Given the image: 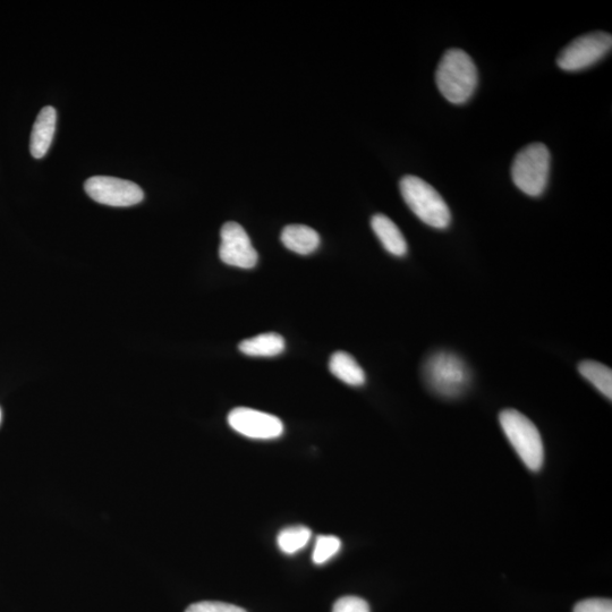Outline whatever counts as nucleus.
<instances>
[{
	"instance_id": "nucleus-13",
	"label": "nucleus",
	"mask_w": 612,
	"mask_h": 612,
	"mask_svg": "<svg viewBox=\"0 0 612 612\" xmlns=\"http://www.w3.org/2000/svg\"><path fill=\"white\" fill-rule=\"evenodd\" d=\"M329 370L340 381L352 387L365 384V373L354 357L346 352H336L329 361Z\"/></svg>"
},
{
	"instance_id": "nucleus-15",
	"label": "nucleus",
	"mask_w": 612,
	"mask_h": 612,
	"mask_svg": "<svg viewBox=\"0 0 612 612\" xmlns=\"http://www.w3.org/2000/svg\"><path fill=\"white\" fill-rule=\"evenodd\" d=\"M578 371L607 398H612V371L599 362L583 361L578 365Z\"/></svg>"
},
{
	"instance_id": "nucleus-11",
	"label": "nucleus",
	"mask_w": 612,
	"mask_h": 612,
	"mask_svg": "<svg viewBox=\"0 0 612 612\" xmlns=\"http://www.w3.org/2000/svg\"><path fill=\"white\" fill-rule=\"evenodd\" d=\"M371 227L374 234L384 248L395 257H404L407 253V243L401 229L393 220L385 215L378 214L371 219Z\"/></svg>"
},
{
	"instance_id": "nucleus-6",
	"label": "nucleus",
	"mask_w": 612,
	"mask_h": 612,
	"mask_svg": "<svg viewBox=\"0 0 612 612\" xmlns=\"http://www.w3.org/2000/svg\"><path fill=\"white\" fill-rule=\"evenodd\" d=\"M611 47L612 37L609 33L600 31L584 34L560 51L557 65L567 72L582 71L606 57Z\"/></svg>"
},
{
	"instance_id": "nucleus-20",
	"label": "nucleus",
	"mask_w": 612,
	"mask_h": 612,
	"mask_svg": "<svg viewBox=\"0 0 612 612\" xmlns=\"http://www.w3.org/2000/svg\"><path fill=\"white\" fill-rule=\"evenodd\" d=\"M574 612H612V602L608 599H588L578 602Z\"/></svg>"
},
{
	"instance_id": "nucleus-3",
	"label": "nucleus",
	"mask_w": 612,
	"mask_h": 612,
	"mask_svg": "<svg viewBox=\"0 0 612 612\" xmlns=\"http://www.w3.org/2000/svg\"><path fill=\"white\" fill-rule=\"evenodd\" d=\"M499 421L507 439L523 463L533 472L541 470L544 447L540 432L534 423L515 410L500 413Z\"/></svg>"
},
{
	"instance_id": "nucleus-1",
	"label": "nucleus",
	"mask_w": 612,
	"mask_h": 612,
	"mask_svg": "<svg viewBox=\"0 0 612 612\" xmlns=\"http://www.w3.org/2000/svg\"><path fill=\"white\" fill-rule=\"evenodd\" d=\"M479 73L473 59L462 49H449L438 65L437 87L442 96L454 105H463L478 87Z\"/></svg>"
},
{
	"instance_id": "nucleus-10",
	"label": "nucleus",
	"mask_w": 612,
	"mask_h": 612,
	"mask_svg": "<svg viewBox=\"0 0 612 612\" xmlns=\"http://www.w3.org/2000/svg\"><path fill=\"white\" fill-rule=\"evenodd\" d=\"M56 121L57 113L54 107L47 106L39 113L33 125L30 141V151L34 158L41 159L46 156L54 139Z\"/></svg>"
},
{
	"instance_id": "nucleus-2",
	"label": "nucleus",
	"mask_w": 612,
	"mask_h": 612,
	"mask_svg": "<svg viewBox=\"0 0 612 612\" xmlns=\"http://www.w3.org/2000/svg\"><path fill=\"white\" fill-rule=\"evenodd\" d=\"M402 197L416 217L430 227L445 229L452 223V214L444 198L429 183L413 175L404 176L399 183Z\"/></svg>"
},
{
	"instance_id": "nucleus-7",
	"label": "nucleus",
	"mask_w": 612,
	"mask_h": 612,
	"mask_svg": "<svg viewBox=\"0 0 612 612\" xmlns=\"http://www.w3.org/2000/svg\"><path fill=\"white\" fill-rule=\"evenodd\" d=\"M84 190L92 200L110 207H131L144 198L138 184L112 176L90 177Z\"/></svg>"
},
{
	"instance_id": "nucleus-18",
	"label": "nucleus",
	"mask_w": 612,
	"mask_h": 612,
	"mask_svg": "<svg viewBox=\"0 0 612 612\" xmlns=\"http://www.w3.org/2000/svg\"><path fill=\"white\" fill-rule=\"evenodd\" d=\"M185 612H246L244 609L225 602L202 601L194 603Z\"/></svg>"
},
{
	"instance_id": "nucleus-9",
	"label": "nucleus",
	"mask_w": 612,
	"mask_h": 612,
	"mask_svg": "<svg viewBox=\"0 0 612 612\" xmlns=\"http://www.w3.org/2000/svg\"><path fill=\"white\" fill-rule=\"evenodd\" d=\"M227 420L232 429L251 439H276L284 432V424L277 416L248 407L235 408Z\"/></svg>"
},
{
	"instance_id": "nucleus-21",
	"label": "nucleus",
	"mask_w": 612,
	"mask_h": 612,
	"mask_svg": "<svg viewBox=\"0 0 612 612\" xmlns=\"http://www.w3.org/2000/svg\"><path fill=\"white\" fill-rule=\"evenodd\" d=\"M0 421H2V411H0Z\"/></svg>"
},
{
	"instance_id": "nucleus-5",
	"label": "nucleus",
	"mask_w": 612,
	"mask_h": 612,
	"mask_svg": "<svg viewBox=\"0 0 612 612\" xmlns=\"http://www.w3.org/2000/svg\"><path fill=\"white\" fill-rule=\"evenodd\" d=\"M424 377L435 393L448 398L462 395L471 380L469 368L464 361L448 352L430 357L425 363Z\"/></svg>"
},
{
	"instance_id": "nucleus-14",
	"label": "nucleus",
	"mask_w": 612,
	"mask_h": 612,
	"mask_svg": "<svg viewBox=\"0 0 612 612\" xmlns=\"http://www.w3.org/2000/svg\"><path fill=\"white\" fill-rule=\"evenodd\" d=\"M240 351L248 356L272 357L282 354L286 348L285 339L276 333L262 334L245 339L238 345Z\"/></svg>"
},
{
	"instance_id": "nucleus-19",
	"label": "nucleus",
	"mask_w": 612,
	"mask_h": 612,
	"mask_svg": "<svg viewBox=\"0 0 612 612\" xmlns=\"http://www.w3.org/2000/svg\"><path fill=\"white\" fill-rule=\"evenodd\" d=\"M333 612H371L369 603L359 597H344L337 600Z\"/></svg>"
},
{
	"instance_id": "nucleus-4",
	"label": "nucleus",
	"mask_w": 612,
	"mask_h": 612,
	"mask_svg": "<svg viewBox=\"0 0 612 612\" xmlns=\"http://www.w3.org/2000/svg\"><path fill=\"white\" fill-rule=\"evenodd\" d=\"M551 156L543 143H533L517 153L512 166L514 184L530 197H540L546 190Z\"/></svg>"
},
{
	"instance_id": "nucleus-16",
	"label": "nucleus",
	"mask_w": 612,
	"mask_h": 612,
	"mask_svg": "<svg viewBox=\"0 0 612 612\" xmlns=\"http://www.w3.org/2000/svg\"><path fill=\"white\" fill-rule=\"evenodd\" d=\"M311 534L310 529L303 525L286 527L278 535V547L287 555L296 554L309 543Z\"/></svg>"
},
{
	"instance_id": "nucleus-17",
	"label": "nucleus",
	"mask_w": 612,
	"mask_h": 612,
	"mask_svg": "<svg viewBox=\"0 0 612 612\" xmlns=\"http://www.w3.org/2000/svg\"><path fill=\"white\" fill-rule=\"evenodd\" d=\"M340 548H342V542L334 535H320L314 547L312 559L316 565L326 564L327 561L335 557Z\"/></svg>"
},
{
	"instance_id": "nucleus-8",
	"label": "nucleus",
	"mask_w": 612,
	"mask_h": 612,
	"mask_svg": "<svg viewBox=\"0 0 612 612\" xmlns=\"http://www.w3.org/2000/svg\"><path fill=\"white\" fill-rule=\"evenodd\" d=\"M219 258L228 266L252 269L257 266L259 254L253 248L248 233L235 221H228L220 232Z\"/></svg>"
},
{
	"instance_id": "nucleus-12",
	"label": "nucleus",
	"mask_w": 612,
	"mask_h": 612,
	"mask_svg": "<svg viewBox=\"0 0 612 612\" xmlns=\"http://www.w3.org/2000/svg\"><path fill=\"white\" fill-rule=\"evenodd\" d=\"M285 248L297 254L308 255L319 248L320 236L313 228L305 225H288L280 235Z\"/></svg>"
}]
</instances>
